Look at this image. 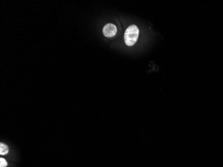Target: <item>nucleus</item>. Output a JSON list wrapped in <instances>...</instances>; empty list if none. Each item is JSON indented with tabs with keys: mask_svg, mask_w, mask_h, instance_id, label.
<instances>
[{
	"mask_svg": "<svg viewBox=\"0 0 223 167\" xmlns=\"http://www.w3.org/2000/svg\"><path fill=\"white\" fill-rule=\"evenodd\" d=\"M8 166V162L4 158H0V167H6Z\"/></svg>",
	"mask_w": 223,
	"mask_h": 167,
	"instance_id": "nucleus-4",
	"label": "nucleus"
},
{
	"mask_svg": "<svg viewBox=\"0 0 223 167\" xmlns=\"http://www.w3.org/2000/svg\"><path fill=\"white\" fill-rule=\"evenodd\" d=\"M9 152V147L5 144H0V155H5Z\"/></svg>",
	"mask_w": 223,
	"mask_h": 167,
	"instance_id": "nucleus-3",
	"label": "nucleus"
},
{
	"mask_svg": "<svg viewBox=\"0 0 223 167\" xmlns=\"http://www.w3.org/2000/svg\"><path fill=\"white\" fill-rule=\"evenodd\" d=\"M139 36V29L136 25H131L126 30L124 41L128 46H132Z\"/></svg>",
	"mask_w": 223,
	"mask_h": 167,
	"instance_id": "nucleus-1",
	"label": "nucleus"
},
{
	"mask_svg": "<svg viewBox=\"0 0 223 167\" xmlns=\"http://www.w3.org/2000/svg\"><path fill=\"white\" fill-rule=\"evenodd\" d=\"M103 34L104 36L107 37H112L114 36L117 32L116 26L113 23H108L103 27Z\"/></svg>",
	"mask_w": 223,
	"mask_h": 167,
	"instance_id": "nucleus-2",
	"label": "nucleus"
}]
</instances>
